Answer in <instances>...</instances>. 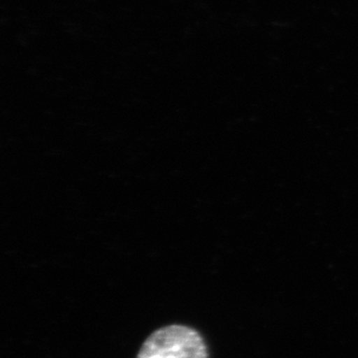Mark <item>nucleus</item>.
Returning <instances> with one entry per match:
<instances>
[{"mask_svg": "<svg viewBox=\"0 0 358 358\" xmlns=\"http://www.w3.org/2000/svg\"><path fill=\"white\" fill-rule=\"evenodd\" d=\"M136 358H208V353L199 331L173 324L150 334Z\"/></svg>", "mask_w": 358, "mask_h": 358, "instance_id": "nucleus-1", "label": "nucleus"}]
</instances>
